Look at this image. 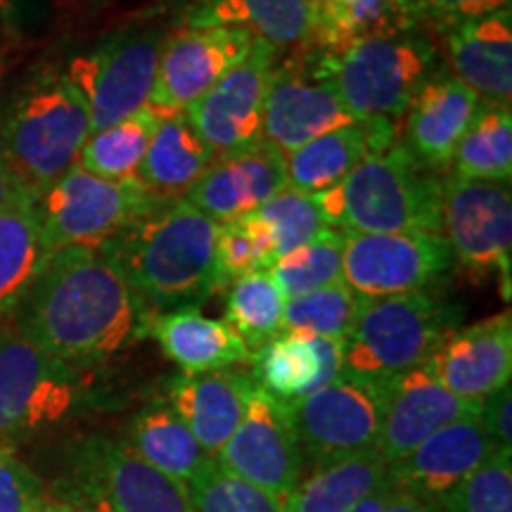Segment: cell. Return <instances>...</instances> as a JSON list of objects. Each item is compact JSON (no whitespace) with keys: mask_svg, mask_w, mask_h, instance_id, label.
<instances>
[{"mask_svg":"<svg viewBox=\"0 0 512 512\" xmlns=\"http://www.w3.org/2000/svg\"><path fill=\"white\" fill-rule=\"evenodd\" d=\"M34 512H83L76 505L62 501V498H41V503L36 505Z\"/></svg>","mask_w":512,"mask_h":512,"instance_id":"cell-48","label":"cell"},{"mask_svg":"<svg viewBox=\"0 0 512 512\" xmlns=\"http://www.w3.org/2000/svg\"><path fill=\"white\" fill-rule=\"evenodd\" d=\"M79 396V370L36 347L15 323H0V439L57 425Z\"/></svg>","mask_w":512,"mask_h":512,"instance_id":"cell-9","label":"cell"},{"mask_svg":"<svg viewBox=\"0 0 512 512\" xmlns=\"http://www.w3.org/2000/svg\"><path fill=\"white\" fill-rule=\"evenodd\" d=\"M145 330L185 375L228 370L249 358V349L238 332L226 320L204 316L197 306H181L150 318Z\"/></svg>","mask_w":512,"mask_h":512,"instance_id":"cell-27","label":"cell"},{"mask_svg":"<svg viewBox=\"0 0 512 512\" xmlns=\"http://www.w3.org/2000/svg\"><path fill=\"white\" fill-rule=\"evenodd\" d=\"M41 498L43 491L34 472L0 444V512H34Z\"/></svg>","mask_w":512,"mask_h":512,"instance_id":"cell-43","label":"cell"},{"mask_svg":"<svg viewBox=\"0 0 512 512\" xmlns=\"http://www.w3.org/2000/svg\"><path fill=\"white\" fill-rule=\"evenodd\" d=\"M384 512H430V510H427L425 505L418 501V498L406 494V491L394 489V494H392V498H389L387 510Z\"/></svg>","mask_w":512,"mask_h":512,"instance_id":"cell-47","label":"cell"},{"mask_svg":"<svg viewBox=\"0 0 512 512\" xmlns=\"http://www.w3.org/2000/svg\"><path fill=\"white\" fill-rule=\"evenodd\" d=\"M451 320L448 306L427 292L361 299L342 342V375L384 384L422 366L451 332Z\"/></svg>","mask_w":512,"mask_h":512,"instance_id":"cell-5","label":"cell"},{"mask_svg":"<svg viewBox=\"0 0 512 512\" xmlns=\"http://www.w3.org/2000/svg\"><path fill=\"white\" fill-rule=\"evenodd\" d=\"M192 512H283V503L209 458L188 482Z\"/></svg>","mask_w":512,"mask_h":512,"instance_id":"cell-38","label":"cell"},{"mask_svg":"<svg viewBox=\"0 0 512 512\" xmlns=\"http://www.w3.org/2000/svg\"><path fill=\"white\" fill-rule=\"evenodd\" d=\"M62 501L83 512H192L188 484L145 463L126 439L107 437L76 448Z\"/></svg>","mask_w":512,"mask_h":512,"instance_id":"cell-7","label":"cell"},{"mask_svg":"<svg viewBox=\"0 0 512 512\" xmlns=\"http://www.w3.org/2000/svg\"><path fill=\"white\" fill-rule=\"evenodd\" d=\"M254 41L247 31L228 27H181L166 34L147 110L159 119L185 114L245 60Z\"/></svg>","mask_w":512,"mask_h":512,"instance_id":"cell-14","label":"cell"},{"mask_svg":"<svg viewBox=\"0 0 512 512\" xmlns=\"http://www.w3.org/2000/svg\"><path fill=\"white\" fill-rule=\"evenodd\" d=\"M185 27H228L273 48L302 46L313 29L311 0H192Z\"/></svg>","mask_w":512,"mask_h":512,"instance_id":"cell-28","label":"cell"},{"mask_svg":"<svg viewBox=\"0 0 512 512\" xmlns=\"http://www.w3.org/2000/svg\"><path fill=\"white\" fill-rule=\"evenodd\" d=\"M24 197H38V195L19 181L15 171H12V166L8 164V159H5L3 150H0V211L12 207V204L24 200Z\"/></svg>","mask_w":512,"mask_h":512,"instance_id":"cell-45","label":"cell"},{"mask_svg":"<svg viewBox=\"0 0 512 512\" xmlns=\"http://www.w3.org/2000/svg\"><path fill=\"white\" fill-rule=\"evenodd\" d=\"M216 463L285 503L306 467L285 403L256 387L245 418Z\"/></svg>","mask_w":512,"mask_h":512,"instance_id":"cell-16","label":"cell"},{"mask_svg":"<svg viewBox=\"0 0 512 512\" xmlns=\"http://www.w3.org/2000/svg\"><path fill=\"white\" fill-rule=\"evenodd\" d=\"M313 200L344 233H441V183L401 145L368 155Z\"/></svg>","mask_w":512,"mask_h":512,"instance_id":"cell-3","label":"cell"},{"mask_svg":"<svg viewBox=\"0 0 512 512\" xmlns=\"http://www.w3.org/2000/svg\"><path fill=\"white\" fill-rule=\"evenodd\" d=\"M432 512H512V456L494 453L453 486Z\"/></svg>","mask_w":512,"mask_h":512,"instance_id":"cell-41","label":"cell"},{"mask_svg":"<svg viewBox=\"0 0 512 512\" xmlns=\"http://www.w3.org/2000/svg\"><path fill=\"white\" fill-rule=\"evenodd\" d=\"M311 3H320V0H311Z\"/></svg>","mask_w":512,"mask_h":512,"instance_id":"cell-50","label":"cell"},{"mask_svg":"<svg viewBox=\"0 0 512 512\" xmlns=\"http://www.w3.org/2000/svg\"><path fill=\"white\" fill-rule=\"evenodd\" d=\"M479 107L482 98L456 76L432 74L406 110L403 150L425 169H446Z\"/></svg>","mask_w":512,"mask_h":512,"instance_id":"cell-22","label":"cell"},{"mask_svg":"<svg viewBox=\"0 0 512 512\" xmlns=\"http://www.w3.org/2000/svg\"><path fill=\"white\" fill-rule=\"evenodd\" d=\"M389 482V463L377 448L311 467L283 503V512H354L377 486Z\"/></svg>","mask_w":512,"mask_h":512,"instance_id":"cell-29","label":"cell"},{"mask_svg":"<svg viewBox=\"0 0 512 512\" xmlns=\"http://www.w3.org/2000/svg\"><path fill=\"white\" fill-rule=\"evenodd\" d=\"M494 453L498 451L484 430L482 418L470 415L441 427L408 456L389 465V482L394 489L418 498L432 512L453 486L470 477Z\"/></svg>","mask_w":512,"mask_h":512,"instance_id":"cell-19","label":"cell"},{"mask_svg":"<svg viewBox=\"0 0 512 512\" xmlns=\"http://www.w3.org/2000/svg\"><path fill=\"white\" fill-rule=\"evenodd\" d=\"M256 387L254 375L233 370L181 375L169 384L166 403L188 425L202 451L216 458L245 418Z\"/></svg>","mask_w":512,"mask_h":512,"instance_id":"cell-23","label":"cell"},{"mask_svg":"<svg viewBox=\"0 0 512 512\" xmlns=\"http://www.w3.org/2000/svg\"><path fill=\"white\" fill-rule=\"evenodd\" d=\"M287 294L271 268H256L230 283L226 297V323L238 332L245 347L259 349L283 325Z\"/></svg>","mask_w":512,"mask_h":512,"instance_id":"cell-34","label":"cell"},{"mask_svg":"<svg viewBox=\"0 0 512 512\" xmlns=\"http://www.w3.org/2000/svg\"><path fill=\"white\" fill-rule=\"evenodd\" d=\"M320 67L358 119H399L432 76L437 50L418 29L354 41L339 53H318Z\"/></svg>","mask_w":512,"mask_h":512,"instance_id":"cell-6","label":"cell"},{"mask_svg":"<svg viewBox=\"0 0 512 512\" xmlns=\"http://www.w3.org/2000/svg\"><path fill=\"white\" fill-rule=\"evenodd\" d=\"M254 214L271 228L275 242V261L280 256L290 254L292 249L320 238L325 230H330L313 195L294 190L290 185L271 197L266 204H261Z\"/></svg>","mask_w":512,"mask_h":512,"instance_id":"cell-40","label":"cell"},{"mask_svg":"<svg viewBox=\"0 0 512 512\" xmlns=\"http://www.w3.org/2000/svg\"><path fill=\"white\" fill-rule=\"evenodd\" d=\"M275 261V242L271 228L256 214L219 223L216 238V278L219 287L233 283L240 275L256 268H271Z\"/></svg>","mask_w":512,"mask_h":512,"instance_id":"cell-39","label":"cell"},{"mask_svg":"<svg viewBox=\"0 0 512 512\" xmlns=\"http://www.w3.org/2000/svg\"><path fill=\"white\" fill-rule=\"evenodd\" d=\"M394 136L392 119L375 117L313 138L285 155L287 185L306 195L330 190L368 155L396 145Z\"/></svg>","mask_w":512,"mask_h":512,"instance_id":"cell-25","label":"cell"},{"mask_svg":"<svg viewBox=\"0 0 512 512\" xmlns=\"http://www.w3.org/2000/svg\"><path fill=\"white\" fill-rule=\"evenodd\" d=\"M342 339L275 335L254 354L259 389L283 403L318 392L342 375Z\"/></svg>","mask_w":512,"mask_h":512,"instance_id":"cell-26","label":"cell"},{"mask_svg":"<svg viewBox=\"0 0 512 512\" xmlns=\"http://www.w3.org/2000/svg\"><path fill=\"white\" fill-rule=\"evenodd\" d=\"M126 441L145 463L183 484H188L209 460L166 399L152 401L133 418Z\"/></svg>","mask_w":512,"mask_h":512,"instance_id":"cell-32","label":"cell"},{"mask_svg":"<svg viewBox=\"0 0 512 512\" xmlns=\"http://www.w3.org/2000/svg\"><path fill=\"white\" fill-rule=\"evenodd\" d=\"M512 0H394L403 29L448 31L456 24L508 10Z\"/></svg>","mask_w":512,"mask_h":512,"instance_id":"cell-42","label":"cell"},{"mask_svg":"<svg viewBox=\"0 0 512 512\" xmlns=\"http://www.w3.org/2000/svg\"><path fill=\"white\" fill-rule=\"evenodd\" d=\"M479 411L482 403L451 394L422 363L382 384V422L375 448L392 465L441 427Z\"/></svg>","mask_w":512,"mask_h":512,"instance_id":"cell-18","label":"cell"},{"mask_svg":"<svg viewBox=\"0 0 512 512\" xmlns=\"http://www.w3.org/2000/svg\"><path fill=\"white\" fill-rule=\"evenodd\" d=\"M12 323L72 368L110 361L143 332L147 313L100 247L57 249Z\"/></svg>","mask_w":512,"mask_h":512,"instance_id":"cell-1","label":"cell"},{"mask_svg":"<svg viewBox=\"0 0 512 512\" xmlns=\"http://www.w3.org/2000/svg\"><path fill=\"white\" fill-rule=\"evenodd\" d=\"M12 15V0H0V17Z\"/></svg>","mask_w":512,"mask_h":512,"instance_id":"cell-49","label":"cell"},{"mask_svg":"<svg viewBox=\"0 0 512 512\" xmlns=\"http://www.w3.org/2000/svg\"><path fill=\"white\" fill-rule=\"evenodd\" d=\"M427 368L451 394L482 403L486 396L508 387L512 377V318L510 311L451 330Z\"/></svg>","mask_w":512,"mask_h":512,"instance_id":"cell-21","label":"cell"},{"mask_svg":"<svg viewBox=\"0 0 512 512\" xmlns=\"http://www.w3.org/2000/svg\"><path fill=\"white\" fill-rule=\"evenodd\" d=\"M162 200L169 197L147 190L140 178L107 181L76 164L38 197L36 209L43 242L53 254L74 245L98 247Z\"/></svg>","mask_w":512,"mask_h":512,"instance_id":"cell-8","label":"cell"},{"mask_svg":"<svg viewBox=\"0 0 512 512\" xmlns=\"http://www.w3.org/2000/svg\"><path fill=\"white\" fill-rule=\"evenodd\" d=\"M162 29H128L107 38L64 69L91 112V133L110 128L145 110L155 86Z\"/></svg>","mask_w":512,"mask_h":512,"instance_id":"cell-10","label":"cell"},{"mask_svg":"<svg viewBox=\"0 0 512 512\" xmlns=\"http://www.w3.org/2000/svg\"><path fill=\"white\" fill-rule=\"evenodd\" d=\"M441 235L467 271H498L510 280L512 190L508 181L441 183Z\"/></svg>","mask_w":512,"mask_h":512,"instance_id":"cell-13","label":"cell"},{"mask_svg":"<svg viewBox=\"0 0 512 512\" xmlns=\"http://www.w3.org/2000/svg\"><path fill=\"white\" fill-rule=\"evenodd\" d=\"M344 230L330 228L316 240L292 249L273 261L271 271L280 280L287 299L342 283Z\"/></svg>","mask_w":512,"mask_h":512,"instance_id":"cell-37","label":"cell"},{"mask_svg":"<svg viewBox=\"0 0 512 512\" xmlns=\"http://www.w3.org/2000/svg\"><path fill=\"white\" fill-rule=\"evenodd\" d=\"M91 138V112L67 72L43 69L12 98L0 124V150L38 197L79 164Z\"/></svg>","mask_w":512,"mask_h":512,"instance_id":"cell-4","label":"cell"},{"mask_svg":"<svg viewBox=\"0 0 512 512\" xmlns=\"http://www.w3.org/2000/svg\"><path fill=\"white\" fill-rule=\"evenodd\" d=\"M159 117L152 110H140L110 128L91 133L83 145L79 166L88 174L107 181H133L138 178L152 133Z\"/></svg>","mask_w":512,"mask_h":512,"instance_id":"cell-35","label":"cell"},{"mask_svg":"<svg viewBox=\"0 0 512 512\" xmlns=\"http://www.w3.org/2000/svg\"><path fill=\"white\" fill-rule=\"evenodd\" d=\"M304 465L318 467L377 446L382 384L339 375L318 392L285 403Z\"/></svg>","mask_w":512,"mask_h":512,"instance_id":"cell-11","label":"cell"},{"mask_svg":"<svg viewBox=\"0 0 512 512\" xmlns=\"http://www.w3.org/2000/svg\"><path fill=\"white\" fill-rule=\"evenodd\" d=\"M453 169L463 181H508L512 178V110L486 102L460 140Z\"/></svg>","mask_w":512,"mask_h":512,"instance_id":"cell-33","label":"cell"},{"mask_svg":"<svg viewBox=\"0 0 512 512\" xmlns=\"http://www.w3.org/2000/svg\"><path fill=\"white\" fill-rule=\"evenodd\" d=\"M278 48L256 38L249 55L185 110L216 157L264 140V112Z\"/></svg>","mask_w":512,"mask_h":512,"instance_id":"cell-15","label":"cell"},{"mask_svg":"<svg viewBox=\"0 0 512 512\" xmlns=\"http://www.w3.org/2000/svg\"><path fill=\"white\" fill-rule=\"evenodd\" d=\"M283 188H287L285 152L259 140L216 157L183 197L211 221L228 223L254 214Z\"/></svg>","mask_w":512,"mask_h":512,"instance_id":"cell-20","label":"cell"},{"mask_svg":"<svg viewBox=\"0 0 512 512\" xmlns=\"http://www.w3.org/2000/svg\"><path fill=\"white\" fill-rule=\"evenodd\" d=\"M451 74L486 102L512 98V10L456 24L446 34Z\"/></svg>","mask_w":512,"mask_h":512,"instance_id":"cell-24","label":"cell"},{"mask_svg":"<svg viewBox=\"0 0 512 512\" xmlns=\"http://www.w3.org/2000/svg\"><path fill=\"white\" fill-rule=\"evenodd\" d=\"M216 238L219 223L185 197H169L98 247L150 318L152 311L195 306L219 290Z\"/></svg>","mask_w":512,"mask_h":512,"instance_id":"cell-2","label":"cell"},{"mask_svg":"<svg viewBox=\"0 0 512 512\" xmlns=\"http://www.w3.org/2000/svg\"><path fill=\"white\" fill-rule=\"evenodd\" d=\"M512 392L510 384L508 387L498 389L496 394L486 396L482 401V411H479V418H482V425L486 434H489L491 444L496 446L498 453H505V456H512Z\"/></svg>","mask_w":512,"mask_h":512,"instance_id":"cell-44","label":"cell"},{"mask_svg":"<svg viewBox=\"0 0 512 512\" xmlns=\"http://www.w3.org/2000/svg\"><path fill=\"white\" fill-rule=\"evenodd\" d=\"M216 155L190 126L185 114L159 119L138 178L159 197H183L209 169Z\"/></svg>","mask_w":512,"mask_h":512,"instance_id":"cell-31","label":"cell"},{"mask_svg":"<svg viewBox=\"0 0 512 512\" xmlns=\"http://www.w3.org/2000/svg\"><path fill=\"white\" fill-rule=\"evenodd\" d=\"M451 266L441 233H344L342 283L361 299L422 292Z\"/></svg>","mask_w":512,"mask_h":512,"instance_id":"cell-12","label":"cell"},{"mask_svg":"<svg viewBox=\"0 0 512 512\" xmlns=\"http://www.w3.org/2000/svg\"><path fill=\"white\" fill-rule=\"evenodd\" d=\"M392 494H394L392 482H384L382 486H377L373 494L363 498V501L354 508V512H384L387 510V503L389 498H392Z\"/></svg>","mask_w":512,"mask_h":512,"instance_id":"cell-46","label":"cell"},{"mask_svg":"<svg viewBox=\"0 0 512 512\" xmlns=\"http://www.w3.org/2000/svg\"><path fill=\"white\" fill-rule=\"evenodd\" d=\"M361 121L337 93L318 57L275 64L264 112V140L290 155L313 138Z\"/></svg>","mask_w":512,"mask_h":512,"instance_id":"cell-17","label":"cell"},{"mask_svg":"<svg viewBox=\"0 0 512 512\" xmlns=\"http://www.w3.org/2000/svg\"><path fill=\"white\" fill-rule=\"evenodd\" d=\"M36 200L24 197L0 211V323L15 316L50 259Z\"/></svg>","mask_w":512,"mask_h":512,"instance_id":"cell-30","label":"cell"},{"mask_svg":"<svg viewBox=\"0 0 512 512\" xmlns=\"http://www.w3.org/2000/svg\"><path fill=\"white\" fill-rule=\"evenodd\" d=\"M358 309H361V297H356L344 283L320 287L287 299L278 335L325 337L344 342V337L354 328Z\"/></svg>","mask_w":512,"mask_h":512,"instance_id":"cell-36","label":"cell"}]
</instances>
